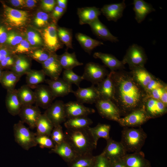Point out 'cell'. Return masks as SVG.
<instances>
[{
  "mask_svg": "<svg viewBox=\"0 0 167 167\" xmlns=\"http://www.w3.org/2000/svg\"><path fill=\"white\" fill-rule=\"evenodd\" d=\"M88 25L94 34L99 39L112 42H116L118 41V37L113 35L99 19Z\"/></svg>",
  "mask_w": 167,
  "mask_h": 167,
  "instance_id": "cell-22",
  "label": "cell"
},
{
  "mask_svg": "<svg viewBox=\"0 0 167 167\" xmlns=\"http://www.w3.org/2000/svg\"><path fill=\"white\" fill-rule=\"evenodd\" d=\"M65 110L67 119L87 116L95 112L94 109L86 107L77 101H70L65 103Z\"/></svg>",
  "mask_w": 167,
  "mask_h": 167,
  "instance_id": "cell-14",
  "label": "cell"
},
{
  "mask_svg": "<svg viewBox=\"0 0 167 167\" xmlns=\"http://www.w3.org/2000/svg\"><path fill=\"white\" fill-rule=\"evenodd\" d=\"M111 167H127L122 158L110 160Z\"/></svg>",
  "mask_w": 167,
  "mask_h": 167,
  "instance_id": "cell-57",
  "label": "cell"
},
{
  "mask_svg": "<svg viewBox=\"0 0 167 167\" xmlns=\"http://www.w3.org/2000/svg\"><path fill=\"white\" fill-rule=\"evenodd\" d=\"M16 55L11 54L6 57L0 62V67L2 70L12 68L14 65L16 58Z\"/></svg>",
  "mask_w": 167,
  "mask_h": 167,
  "instance_id": "cell-52",
  "label": "cell"
},
{
  "mask_svg": "<svg viewBox=\"0 0 167 167\" xmlns=\"http://www.w3.org/2000/svg\"><path fill=\"white\" fill-rule=\"evenodd\" d=\"M60 156L67 164L75 159L78 155L71 146L66 140L55 145L49 152Z\"/></svg>",
  "mask_w": 167,
  "mask_h": 167,
  "instance_id": "cell-21",
  "label": "cell"
},
{
  "mask_svg": "<svg viewBox=\"0 0 167 167\" xmlns=\"http://www.w3.org/2000/svg\"><path fill=\"white\" fill-rule=\"evenodd\" d=\"M92 120L87 116L67 119L64 123L67 129L73 130L87 128L92 124Z\"/></svg>",
  "mask_w": 167,
  "mask_h": 167,
  "instance_id": "cell-38",
  "label": "cell"
},
{
  "mask_svg": "<svg viewBox=\"0 0 167 167\" xmlns=\"http://www.w3.org/2000/svg\"><path fill=\"white\" fill-rule=\"evenodd\" d=\"M131 70L130 72L134 79L144 90L155 77L144 67H136Z\"/></svg>",
  "mask_w": 167,
  "mask_h": 167,
  "instance_id": "cell-29",
  "label": "cell"
},
{
  "mask_svg": "<svg viewBox=\"0 0 167 167\" xmlns=\"http://www.w3.org/2000/svg\"><path fill=\"white\" fill-rule=\"evenodd\" d=\"M36 141L42 148H53L54 144L49 136L45 135H36Z\"/></svg>",
  "mask_w": 167,
  "mask_h": 167,
  "instance_id": "cell-46",
  "label": "cell"
},
{
  "mask_svg": "<svg viewBox=\"0 0 167 167\" xmlns=\"http://www.w3.org/2000/svg\"><path fill=\"white\" fill-rule=\"evenodd\" d=\"M30 67L31 62L29 59L23 55L16 56L11 71L21 77L31 70Z\"/></svg>",
  "mask_w": 167,
  "mask_h": 167,
  "instance_id": "cell-35",
  "label": "cell"
},
{
  "mask_svg": "<svg viewBox=\"0 0 167 167\" xmlns=\"http://www.w3.org/2000/svg\"><path fill=\"white\" fill-rule=\"evenodd\" d=\"M166 84L155 77L150 81L145 89L147 95L151 91L158 88L164 87Z\"/></svg>",
  "mask_w": 167,
  "mask_h": 167,
  "instance_id": "cell-51",
  "label": "cell"
},
{
  "mask_svg": "<svg viewBox=\"0 0 167 167\" xmlns=\"http://www.w3.org/2000/svg\"><path fill=\"white\" fill-rule=\"evenodd\" d=\"M44 114L51 122L54 127L61 125L66 120L65 103L61 100H57L53 103Z\"/></svg>",
  "mask_w": 167,
  "mask_h": 167,
  "instance_id": "cell-11",
  "label": "cell"
},
{
  "mask_svg": "<svg viewBox=\"0 0 167 167\" xmlns=\"http://www.w3.org/2000/svg\"><path fill=\"white\" fill-rule=\"evenodd\" d=\"M37 1L35 0H25V6L29 8H33L36 6Z\"/></svg>",
  "mask_w": 167,
  "mask_h": 167,
  "instance_id": "cell-59",
  "label": "cell"
},
{
  "mask_svg": "<svg viewBox=\"0 0 167 167\" xmlns=\"http://www.w3.org/2000/svg\"><path fill=\"white\" fill-rule=\"evenodd\" d=\"M148 96L159 100L167 106V86L153 90L147 94Z\"/></svg>",
  "mask_w": 167,
  "mask_h": 167,
  "instance_id": "cell-44",
  "label": "cell"
},
{
  "mask_svg": "<svg viewBox=\"0 0 167 167\" xmlns=\"http://www.w3.org/2000/svg\"><path fill=\"white\" fill-rule=\"evenodd\" d=\"M80 129H67L64 133L65 140L79 155L92 154L96 145L89 127Z\"/></svg>",
  "mask_w": 167,
  "mask_h": 167,
  "instance_id": "cell-2",
  "label": "cell"
},
{
  "mask_svg": "<svg viewBox=\"0 0 167 167\" xmlns=\"http://www.w3.org/2000/svg\"><path fill=\"white\" fill-rule=\"evenodd\" d=\"M5 102L8 112L13 116L18 115L22 105L17 96V89L7 91Z\"/></svg>",
  "mask_w": 167,
  "mask_h": 167,
  "instance_id": "cell-27",
  "label": "cell"
},
{
  "mask_svg": "<svg viewBox=\"0 0 167 167\" xmlns=\"http://www.w3.org/2000/svg\"><path fill=\"white\" fill-rule=\"evenodd\" d=\"M122 158L127 167H151L150 162L145 158L144 153L141 151L126 153Z\"/></svg>",
  "mask_w": 167,
  "mask_h": 167,
  "instance_id": "cell-24",
  "label": "cell"
},
{
  "mask_svg": "<svg viewBox=\"0 0 167 167\" xmlns=\"http://www.w3.org/2000/svg\"><path fill=\"white\" fill-rule=\"evenodd\" d=\"M73 93L77 101L83 104L95 103L100 98L96 87L93 85L86 88L79 87Z\"/></svg>",
  "mask_w": 167,
  "mask_h": 167,
  "instance_id": "cell-16",
  "label": "cell"
},
{
  "mask_svg": "<svg viewBox=\"0 0 167 167\" xmlns=\"http://www.w3.org/2000/svg\"><path fill=\"white\" fill-rule=\"evenodd\" d=\"M75 37L85 52L90 54L95 48L104 45L101 41L93 39L84 34L76 33Z\"/></svg>",
  "mask_w": 167,
  "mask_h": 167,
  "instance_id": "cell-30",
  "label": "cell"
},
{
  "mask_svg": "<svg viewBox=\"0 0 167 167\" xmlns=\"http://www.w3.org/2000/svg\"><path fill=\"white\" fill-rule=\"evenodd\" d=\"M50 15L48 13L44 11H40L36 13L33 22L35 25L38 27L43 28L52 22H50Z\"/></svg>",
  "mask_w": 167,
  "mask_h": 167,
  "instance_id": "cell-42",
  "label": "cell"
},
{
  "mask_svg": "<svg viewBox=\"0 0 167 167\" xmlns=\"http://www.w3.org/2000/svg\"><path fill=\"white\" fill-rule=\"evenodd\" d=\"M22 36L14 31L8 32V36L5 44L11 46H16L23 40Z\"/></svg>",
  "mask_w": 167,
  "mask_h": 167,
  "instance_id": "cell-50",
  "label": "cell"
},
{
  "mask_svg": "<svg viewBox=\"0 0 167 167\" xmlns=\"http://www.w3.org/2000/svg\"><path fill=\"white\" fill-rule=\"evenodd\" d=\"M13 131L15 141L24 149L28 150L37 146L36 133L31 131L21 121L14 125Z\"/></svg>",
  "mask_w": 167,
  "mask_h": 167,
  "instance_id": "cell-5",
  "label": "cell"
},
{
  "mask_svg": "<svg viewBox=\"0 0 167 167\" xmlns=\"http://www.w3.org/2000/svg\"><path fill=\"white\" fill-rule=\"evenodd\" d=\"M147 57L144 49L136 44H133L127 49L122 61L125 65L127 64L131 70L138 67H144Z\"/></svg>",
  "mask_w": 167,
  "mask_h": 167,
  "instance_id": "cell-7",
  "label": "cell"
},
{
  "mask_svg": "<svg viewBox=\"0 0 167 167\" xmlns=\"http://www.w3.org/2000/svg\"><path fill=\"white\" fill-rule=\"evenodd\" d=\"M66 11V10L56 5L50 15L52 20L56 23V22L61 17Z\"/></svg>",
  "mask_w": 167,
  "mask_h": 167,
  "instance_id": "cell-54",
  "label": "cell"
},
{
  "mask_svg": "<svg viewBox=\"0 0 167 167\" xmlns=\"http://www.w3.org/2000/svg\"><path fill=\"white\" fill-rule=\"evenodd\" d=\"M3 7L2 20L9 26L20 28L24 26L28 22L29 14L26 11L11 7L1 2Z\"/></svg>",
  "mask_w": 167,
  "mask_h": 167,
  "instance_id": "cell-4",
  "label": "cell"
},
{
  "mask_svg": "<svg viewBox=\"0 0 167 167\" xmlns=\"http://www.w3.org/2000/svg\"><path fill=\"white\" fill-rule=\"evenodd\" d=\"M56 5L54 0H43L41 1V7L44 12L51 13Z\"/></svg>",
  "mask_w": 167,
  "mask_h": 167,
  "instance_id": "cell-53",
  "label": "cell"
},
{
  "mask_svg": "<svg viewBox=\"0 0 167 167\" xmlns=\"http://www.w3.org/2000/svg\"><path fill=\"white\" fill-rule=\"evenodd\" d=\"M45 82L56 98L63 97L70 93H73L74 91L72 85L67 83L62 78L59 77L56 79H47Z\"/></svg>",
  "mask_w": 167,
  "mask_h": 167,
  "instance_id": "cell-18",
  "label": "cell"
},
{
  "mask_svg": "<svg viewBox=\"0 0 167 167\" xmlns=\"http://www.w3.org/2000/svg\"><path fill=\"white\" fill-rule=\"evenodd\" d=\"M99 8L95 6L85 7L77 9V14L81 25L89 24L98 19L101 14Z\"/></svg>",
  "mask_w": 167,
  "mask_h": 167,
  "instance_id": "cell-23",
  "label": "cell"
},
{
  "mask_svg": "<svg viewBox=\"0 0 167 167\" xmlns=\"http://www.w3.org/2000/svg\"><path fill=\"white\" fill-rule=\"evenodd\" d=\"M109 74L114 88L113 102L119 109L121 116H125L142 108L147 96L130 72L122 70L111 71Z\"/></svg>",
  "mask_w": 167,
  "mask_h": 167,
  "instance_id": "cell-1",
  "label": "cell"
},
{
  "mask_svg": "<svg viewBox=\"0 0 167 167\" xmlns=\"http://www.w3.org/2000/svg\"><path fill=\"white\" fill-rule=\"evenodd\" d=\"M56 5L65 10H66L68 0H57L56 1Z\"/></svg>",
  "mask_w": 167,
  "mask_h": 167,
  "instance_id": "cell-60",
  "label": "cell"
},
{
  "mask_svg": "<svg viewBox=\"0 0 167 167\" xmlns=\"http://www.w3.org/2000/svg\"><path fill=\"white\" fill-rule=\"evenodd\" d=\"M122 144L126 152L141 151L147 138V135L141 127L138 128L124 127L122 131Z\"/></svg>",
  "mask_w": 167,
  "mask_h": 167,
  "instance_id": "cell-3",
  "label": "cell"
},
{
  "mask_svg": "<svg viewBox=\"0 0 167 167\" xmlns=\"http://www.w3.org/2000/svg\"><path fill=\"white\" fill-rule=\"evenodd\" d=\"M11 54H13L12 51L6 47L0 46V62Z\"/></svg>",
  "mask_w": 167,
  "mask_h": 167,
  "instance_id": "cell-56",
  "label": "cell"
},
{
  "mask_svg": "<svg viewBox=\"0 0 167 167\" xmlns=\"http://www.w3.org/2000/svg\"><path fill=\"white\" fill-rule=\"evenodd\" d=\"M97 85L96 88L100 98L113 102L114 88L109 74Z\"/></svg>",
  "mask_w": 167,
  "mask_h": 167,
  "instance_id": "cell-25",
  "label": "cell"
},
{
  "mask_svg": "<svg viewBox=\"0 0 167 167\" xmlns=\"http://www.w3.org/2000/svg\"><path fill=\"white\" fill-rule=\"evenodd\" d=\"M126 7L125 0H123L118 3L105 5L100 11L108 20L117 22L122 16Z\"/></svg>",
  "mask_w": 167,
  "mask_h": 167,
  "instance_id": "cell-19",
  "label": "cell"
},
{
  "mask_svg": "<svg viewBox=\"0 0 167 167\" xmlns=\"http://www.w3.org/2000/svg\"><path fill=\"white\" fill-rule=\"evenodd\" d=\"M58 58L61 65L64 70H72L76 66L83 64L78 60L75 52L71 53L66 50L62 55H58Z\"/></svg>",
  "mask_w": 167,
  "mask_h": 167,
  "instance_id": "cell-31",
  "label": "cell"
},
{
  "mask_svg": "<svg viewBox=\"0 0 167 167\" xmlns=\"http://www.w3.org/2000/svg\"><path fill=\"white\" fill-rule=\"evenodd\" d=\"M57 32L60 40L66 45L67 49H73L72 30L65 27L57 26Z\"/></svg>",
  "mask_w": 167,
  "mask_h": 167,
  "instance_id": "cell-40",
  "label": "cell"
},
{
  "mask_svg": "<svg viewBox=\"0 0 167 167\" xmlns=\"http://www.w3.org/2000/svg\"><path fill=\"white\" fill-rule=\"evenodd\" d=\"M62 78L68 84L71 85L75 84L79 88L80 83L83 80L82 76L76 74L72 70H64Z\"/></svg>",
  "mask_w": 167,
  "mask_h": 167,
  "instance_id": "cell-41",
  "label": "cell"
},
{
  "mask_svg": "<svg viewBox=\"0 0 167 167\" xmlns=\"http://www.w3.org/2000/svg\"><path fill=\"white\" fill-rule=\"evenodd\" d=\"M57 27L56 23L52 21L40 30L43 45L45 48L51 53H55L63 46L58 38Z\"/></svg>",
  "mask_w": 167,
  "mask_h": 167,
  "instance_id": "cell-6",
  "label": "cell"
},
{
  "mask_svg": "<svg viewBox=\"0 0 167 167\" xmlns=\"http://www.w3.org/2000/svg\"><path fill=\"white\" fill-rule=\"evenodd\" d=\"M26 40L32 45L36 46L43 45L41 36L35 31H28L26 34Z\"/></svg>",
  "mask_w": 167,
  "mask_h": 167,
  "instance_id": "cell-47",
  "label": "cell"
},
{
  "mask_svg": "<svg viewBox=\"0 0 167 167\" xmlns=\"http://www.w3.org/2000/svg\"><path fill=\"white\" fill-rule=\"evenodd\" d=\"M8 32L3 25H0V46L5 44L8 36Z\"/></svg>",
  "mask_w": 167,
  "mask_h": 167,
  "instance_id": "cell-55",
  "label": "cell"
},
{
  "mask_svg": "<svg viewBox=\"0 0 167 167\" xmlns=\"http://www.w3.org/2000/svg\"><path fill=\"white\" fill-rule=\"evenodd\" d=\"M150 119L142 107L120 118L117 122L124 127H139Z\"/></svg>",
  "mask_w": 167,
  "mask_h": 167,
  "instance_id": "cell-10",
  "label": "cell"
},
{
  "mask_svg": "<svg viewBox=\"0 0 167 167\" xmlns=\"http://www.w3.org/2000/svg\"><path fill=\"white\" fill-rule=\"evenodd\" d=\"M50 137L54 145L59 144L65 140V136L61 125L54 127Z\"/></svg>",
  "mask_w": 167,
  "mask_h": 167,
  "instance_id": "cell-45",
  "label": "cell"
},
{
  "mask_svg": "<svg viewBox=\"0 0 167 167\" xmlns=\"http://www.w3.org/2000/svg\"><path fill=\"white\" fill-rule=\"evenodd\" d=\"M52 53L45 48L39 49L29 53L28 56L41 64L47 60Z\"/></svg>",
  "mask_w": 167,
  "mask_h": 167,
  "instance_id": "cell-43",
  "label": "cell"
},
{
  "mask_svg": "<svg viewBox=\"0 0 167 167\" xmlns=\"http://www.w3.org/2000/svg\"><path fill=\"white\" fill-rule=\"evenodd\" d=\"M95 159L92 154L79 155L67 164L68 167H93Z\"/></svg>",
  "mask_w": 167,
  "mask_h": 167,
  "instance_id": "cell-39",
  "label": "cell"
},
{
  "mask_svg": "<svg viewBox=\"0 0 167 167\" xmlns=\"http://www.w3.org/2000/svg\"><path fill=\"white\" fill-rule=\"evenodd\" d=\"M30 45L26 40L23 39L16 46L15 49L12 51V54H21L30 53L31 49Z\"/></svg>",
  "mask_w": 167,
  "mask_h": 167,
  "instance_id": "cell-49",
  "label": "cell"
},
{
  "mask_svg": "<svg viewBox=\"0 0 167 167\" xmlns=\"http://www.w3.org/2000/svg\"><path fill=\"white\" fill-rule=\"evenodd\" d=\"M9 2L15 7L21 8L25 6V0H11Z\"/></svg>",
  "mask_w": 167,
  "mask_h": 167,
  "instance_id": "cell-58",
  "label": "cell"
},
{
  "mask_svg": "<svg viewBox=\"0 0 167 167\" xmlns=\"http://www.w3.org/2000/svg\"><path fill=\"white\" fill-rule=\"evenodd\" d=\"M95 104L98 113L102 117L117 122L121 118L120 111L113 101L100 98Z\"/></svg>",
  "mask_w": 167,
  "mask_h": 167,
  "instance_id": "cell-9",
  "label": "cell"
},
{
  "mask_svg": "<svg viewBox=\"0 0 167 167\" xmlns=\"http://www.w3.org/2000/svg\"><path fill=\"white\" fill-rule=\"evenodd\" d=\"M109 73L104 66L90 62L86 64L82 76L83 80L89 81L95 85L104 79Z\"/></svg>",
  "mask_w": 167,
  "mask_h": 167,
  "instance_id": "cell-8",
  "label": "cell"
},
{
  "mask_svg": "<svg viewBox=\"0 0 167 167\" xmlns=\"http://www.w3.org/2000/svg\"><path fill=\"white\" fill-rule=\"evenodd\" d=\"M36 135H45L50 137L54 126L51 122L44 113L41 114L36 124Z\"/></svg>",
  "mask_w": 167,
  "mask_h": 167,
  "instance_id": "cell-36",
  "label": "cell"
},
{
  "mask_svg": "<svg viewBox=\"0 0 167 167\" xmlns=\"http://www.w3.org/2000/svg\"><path fill=\"white\" fill-rule=\"evenodd\" d=\"M2 70L0 67V78L2 75Z\"/></svg>",
  "mask_w": 167,
  "mask_h": 167,
  "instance_id": "cell-61",
  "label": "cell"
},
{
  "mask_svg": "<svg viewBox=\"0 0 167 167\" xmlns=\"http://www.w3.org/2000/svg\"><path fill=\"white\" fill-rule=\"evenodd\" d=\"M93 167H111L110 160L102 152L99 155L95 156Z\"/></svg>",
  "mask_w": 167,
  "mask_h": 167,
  "instance_id": "cell-48",
  "label": "cell"
},
{
  "mask_svg": "<svg viewBox=\"0 0 167 167\" xmlns=\"http://www.w3.org/2000/svg\"><path fill=\"white\" fill-rule=\"evenodd\" d=\"M41 64L42 70L46 75L53 79L59 77L63 68L55 53H52L49 58Z\"/></svg>",
  "mask_w": 167,
  "mask_h": 167,
  "instance_id": "cell-17",
  "label": "cell"
},
{
  "mask_svg": "<svg viewBox=\"0 0 167 167\" xmlns=\"http://www.w3.org/2000/svg\"><path fill=\"white\" fill-rule=\"evenodd\" d=\"M110 127L109 125L100 123L94 127H89V131L96 145L100 138H102L107 141L110 138L109 136Z\"/></svg>",
  "mask_w": 167,
  "mask_h": 167,
  "instance_id": "cell-33",
  "label": "cell"
},
{
  "mask_svg": "<svg viewBox=\"0 0 167 167\" xmlns=\"http://www.w3.org/2000/svg\"><path fill=\"white\" fill-rule=\"evenodd\" d=\"M21 77L11 71H3L0 78V83L7 91L15 89Z\"/></svg>",
  "mask_w": 167,
  "mask_h": 167,
  "instance_id": "cell-34",
  "label": "cell"
},
{
  "mask_svg": "<svg viewBox=\"0 0 167 167\" xmlns=\"http://www.w3.org/2000/svg\"><path fill=\"white\" fill-rule=\"evenodd\" d=\"M143 107L150 119L160 117L167 112V106L159 100L147 96Z\"/></svg>",
  "mask_w": 167,
  "mask_h": 167,
  "instance_id": "cell-13",
  "label": "cell"
},
{
  "mask_svg": "<svg viewBox=\"0 0 167 167\" xmlns=\"http://www.w3.org/2000/svg\"><path fill=\"white\" fill-rule=\"evenodd\" d=\"M34 91L36 105L46 109L53 103L56 98L48 85L39 84Z\"/></svg>",
  "mask_w": 167,
  "mask_h": 167,
  "instance_id": "cell-12",
  "label": "cell"
},
{
  "mask_svg": "<svg viewBox=\"0 0 167 167\" xmlns=\"http://www.w3.org/2000/svg\"><path fill=\"white\" fill-rule=\"evenodd\" d=\"M41 114L38 107L29 105L22 106L18 115L22 122L26 123L31 128L33 129L36 128L37 121Z\"/></svg>",
  "mask_w": 167,
  "mask_h": 167,
  "instance_id": "cell-15",
  "label": "cell"
},
{
  "mask_svg": "<svg viewBox=\"0 0 167 167\" xmlns=\"http://www.w3.org/2000/svg\"><path fill=\"white\" fill-rule=\"evenodd\" d=\"M133 4L135 19L138 23L143 21L148 14L155 11L151 4L143 0H134Z\"/></svg>",
  "mask_w": 167,
  "mask_h": 167,
  "instance_id": "cell-28",
  "label": "cell"
},
{
  "mask_svg": "<svg viewBox=\"0 0 167 167\" xmlns=\"http://www.w3.org/2000/svg\"><path fill=\"white\" fill-rule=\"evenodd\" d=\"M93 57L95 58L100 59L111 71L124 70L125 68V65L122 61L118 60L112 54L96 52L94 54Z\"/></svg>",
  "mask_w": 167,
  "mask_h": 167,
  "instance_id": "cell-26",
  "label": "cell"
},
{
  "mask_svg": "<svg viewBox=\"0 0 167 167\" xmlns=\"http://www.w3.org/2000/svg\"><path fill=\"white\" fill-rule=\"evenodd\" d=\"M26 81L31 89L36 87L45 81L46 76L42 70H30L26 74Z\"/></svg>",
  "mask_w": 167,
  "mask_h": 167,
  "instance_id": "cell-37",
  "label": "cell"
},
{
  "mask_svg": "<svg viewBox=\"0 0 167 167\" xmlns=\"http://www.w3.org/2000/svg\"><path fill=\"white\" fill-rule=\"evenodd\" d=\"M17 94L22 106L32 105L35 103L34 92L27 85H23L17 89Z\"/></svg>",
  "mask_w": 167,
  "mask_h": 167,
  "instance_id": "cell-32",
  "label": "cell"
},
{
  "mask_svg": "<svg viewBox=\"0 0 167 167\" xmlns=\"http://www.w3.org/2000/svg\"><path fill=\"white\" fill-rule=\"evenodd\" d=\"M106 141V145L102 152L110 160L122 158L127 153L120 142L116 141L111 138Z\"/></svg>",
  "mask_w": 167,
  "mask_h": 167,
  "instance_id": "cell-20",
  "label": "cell"
}]
</instances>
